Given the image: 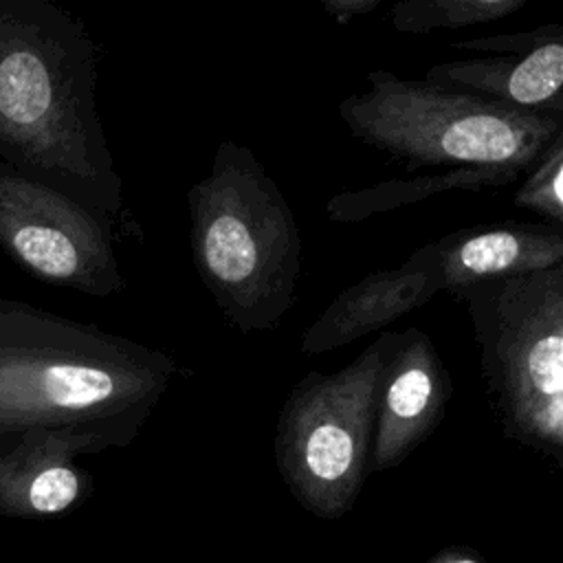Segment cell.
Wrapping results in <instances>:
<instances>
[{
	"label": "cell",
	"instance_id": "obj_1",
	"mask_svg": "<svg viewBox=\"0 0 563 563\" xmlns=\"http://www.w3.org/2000/svg\"><path fill=\"white\" fill-rule=\"evenodd\" d=\"M97 46L48 0H0V163L112 220L123 178L97 110Z\"/></svg>",
	"mask_w": 563,
	"mask_h": 563
},
{
	"label": "cell",
	"instance_id": "obj_2",
	"mask_svg": "<svg viewBox=\"0 0 563 563\" xmlns=\"http://www.w3.org/2000/svg\"><path fill=\"white\" fill-rule=\"evenodd\" d=\"M183 376L161 350L0 297V449L33 427L125 446Z\"/></svg>",
	"mask_w": 563,
	"mask_h": 563
},
{
	"label": "cell",
	"instance_id": "obj_3",
	"mask_svg": "<svg viewBox=\"0 0 563 563\" xmlns=\"http://www.w3.org/2000/svg\"><path fill=\"white\" fill-rule=\"evenodd\" d=\"M196 271L240 334L275 330L297 301L301 231L253 150L218 143L211 169L187 191Z\"/></svg>",
	"mask_w": 563,
	"mask_h": 563
},
{
	"label": "cell",
	"instance_id": "obj_4",
	"mask_svg": "<svg viewBox=\"0 0 563 563\" xmlns=\"http://www.w3.org/2000/svg\"><path fill=\"white\" fill-rule=\"evenodd\" d=\"M367 88L339 103L367 147L422 167H506L526 174L563 136V114L528 112L429 81L369 70Z\"/></svg>",
	"mask_w": 563,
	"mask_h": 563
},
{
	"label": "cell",
	"instance_id": "obj_5",
	"mask_svg": "<svg viewBox=\"0 0 563 563\" xmlns=\"http://www.w3.org/2000/svg\"><path fill=\"white\" fill-rule=\"evenodd\" d=\"M453 299L504 435L563 464V266L477 282Z\"/></svg>",
	"mask_w": 563,
	"mask_h": 563
},
{
	"label": "cell",
	"instance_id": "obj_6",
	"mask_svg": "<svg viewBox=\"0 0 563 563\" xmlns=\"http://www.w3.org/2000/svg\"><path fill=\"white\" fill-rule=\"evenodd\" d=\"M398 339L383 332L334 374L308 372L282 402L275 462L292 497L319 517H341L358 497L380 378Z\"/></svg>",
	"mask_w": 563,
	"mask_h": 563
},
{
	"label": "cell",
	"instance_id": "obj_7",
	"mask_svg": "<svg viewBox=\"0 0 563 563\" xmlns=\"http://www.w3.org/2000/svg\"><path fill=\"white\" fill-rule=\"evenodd\" d=\"M0 249L35 279L106 299L125 286L112 220L0 163Z\"/></svg>",
	"mask_w": 563,
	"mask_h": 563
},
{
	"label": "cell",
	"instance_id": "obj_8",
	"mask_svg": "<svg viewBox=\"0 0 563 563\" xmlns=\"http://www.w3.org/2000/svg\"><path fill=\"white\" fill-rule=\"evenodd\" d=\"M451 391L449 369L429 334L400 332L380 378L367 471H387L418 449L442 422Z\"/></svg>",
	"mask_w": 563,
	"mask_h": 563
},
{
	"label": "cell",
	"instance_id": "obj_9",
	"mask_svg": "<svg viewBox=\"0 0 563 563\" xmlns=\"http://www.w3.org/2000/svg\"><path fill=\"white\" fill-rule=\"evenodd\" d=\"M438 246H418L400 266L372 273L341 290L306 328L299 352L317 356L387 328L442 290Z\"/></svg>",
	"mask_w": 563,
	"mask_h": 563
},
{
	"label": "cell",
	"instance_id": "obj_10",
	"mask_svg": "<svg viewBox=\"0 0 563 563\" xmlns=\"http://www.w3.org/2000/svg\"><path fill=\"white\" fill-rule=\"evenodd\" d=\"M442 290L563 266V231L548 222H497L455 231L435 242Z\"/></svg>",
	"mask_w": 563,
	"mask_h": 563
},
{
	"label": "cell",
	"instance_id": "obj_11",
	"mask_svg": "<svg viewBox=\"0 0 563 563\" xmlns=\"http://www.w3.org/2000/svg\"><path fill=\"white\" fill-rule=\"evenodd\" d=\"M110 444L92 433L33 427L0 449V501L40 515L70 508L86 490V475L73 464L77 453Z\"/></svg>",
	"mask_w": 563,
	"mask_h": 563
},
{
	"label": "cell",
	"instance_id": "obj_12",
	"mask_svg": "<svg viewBox=\"0 0 563 563\" xmlns=\"http://www.w3.org/2000/svg\"><path fill=\"white\" fill-rule=\"evenodd\" d=\"M424 81L504 106L563 114V33L517 55H482L435 64Z\"/></svg>",
	"mask_w": 563,
	"mask_h": 563
},
{
	"label": "cell",
	"instance_id": "obj_13",
	"mask_svg": "<svg viewBox=\"0 0 563 563\" xmlns=\"http://www.w3.org/2000/svg\"><path fill=\"white\" fill-rule=\"evenodd\" d=\"M523 174L506 167H453L440 174H422L409 178H391L363 187L356 191H343L325 202V213L332 222L354 224L372 216L396 211L400 207L451 194V191H484L497 189L519 180Z\"/></svg>",
	"mask_w": 563,
	"mask_h": 563
},
{
	"label": "cell",
	"instance_id": "obj_14",
	"mask_svg": "<svg viewBox=\"0 0 563 563\" xmlns=\"http://www.w3.org/2000/svg\"><path fill=\"white\" fill-rule=\"evenodd\" d=\"M528 0H402L389 9V22L405 35H429L497 22L526 7Z\"/></svg>",
	"mask_w": 563,
	"mask_h": 563
},
{
	"label": "cell",
	"instance_id": "obj_15",
	"mask_svg": "<svg viewBox=\"0 0 563 563\" xmlns=\"http://www.w3.org/2000/svg\"><path fill=\"white\" fill-rule=\"evenodd\" d=\"M512 202L515 207L552 220L554 227L563 224V136L523 174V183L515 191Z\"/></svg>",
	"mask_w": 563,
	"mask_h": 563
},
{
	"label": "cell",
	"instance_id": "obj_16",
	"mask_svg": "<svg viewBox=\"0 0 563 563\" xmlns=\"http://www.w3.org/2000/svg\"><path fill=\"white\" fill-rule=\"evenodd\" d=\"M559 33H563V29L559 24H552V26H541V29L521 31V33L471 37V40L453 42L451 48L471 51V53H486V55H517V53H526V51L552 40Z\"/></svg>",
	"mask_w": 563,
	"mask_h": 563
},
{
	"label": "cell",
	"instance_id": "obj_17",
	"mask_svg": "<svg viewBox=\"0 0 563 563\" xmlns=\"http://www.w3.org/2000/svg\"><path fill=\"white\" fill-rule=\"evenodd\" d=\"M380 7V0H323L325 13L341 26L356 18H365Z\"/></svg>",
	"mask_w": 563,
	"mask_h": 563
},
{
	"label": "cell",
	"instance_id": "obj_18",
	"mask_svg": "<svg viewBox=\"0 0 563 563\" xmlns=\"http://www.w3.org/2000/svg\"><path fill=\"white\" fill-rule=\"evenodd\" d=\"M429 563H479L475 556H471V552L466 550H446L440 552L438 556H433Z\"/></svg>",
	"mask_w": 563,
	"mask_h": 563
}]
</instances>
